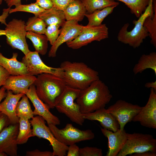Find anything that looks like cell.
<instances>
[{"instance_id": "cell-17", "label": "cell", "mask_w": 156, "mask_h": 156, "mask_svg": "<svg viewBox=\"0 0 156 156\" xmlns=\"http://www.w3.org/2000/svg\"><path fill=\"white\" fill-rule=\"evenodd\" d=\"M36 77L34 75H10L3 87L7 90H11L15 94H25L30 86L34 84Z\"/></svg>"}, {"instance_id": "cell-38", "label": "cell", "mask_w": 156, "mask_h": 156, "mask_svg": "<svg viewBox=\"0 0 156 156\" xmlns=\"http://www.w3.org/2000/svg\"><path fill=\"white\" fill-rule=\"evenodd\" d=\"M10 124L8 117L0 111V133Z\"/></svg>"}, {"instance_id": "cell-20", "label": "cell", "mask_w": 156, "mask_h": 156, "mask_svg": "<svg viewBox=\"0 0 156 156\" xmlns=\"http://www.w3.org/2000/svg\"><path fill=\"white\" fill-rule=\"evenodd\" d=\"M25 94H13L11 90H7L5 98L0 104V111L8 118L10 124L19 123V118L16 114L18 103Z\"/></svg>"}, {"instance_id": "cell-42", "label": "cell", "mask_w": 156, "mask_h": 156, "mask_svg": "<svg viewBox=\"0 0 156 156\" xmlns=\"http://www.w3.org/2000/svg\"><path fill=\"white\" fill-rule=\"evenodd\" d=\"M11 8L8 7L7 8H4L3 10L2 14L0 16V22L5 25L7 24L6 19L9 15V12Z\"/></svg>"}, {"instance_id": "cell-21", "label": "cell", "mask_w": 156, "mask_h": 156, "mask_svg": "<svg viewBox=\"0 0 156 156\" xmlns=\"http://www.w3.org/2000/svg\"><path fill=\"white\" fill-rule=\"evenodd\" d=\"M17 53H13L11 58L4 57L0 52V65L4 68L10 75H29L24 63L17 60Z\"/></svg>"}, {"instance_id": "cell-29", "label": "cell", "mask_w": 156, "mask_h": 156, "mask_svg": "<svg viewBox=\"0 0 156 156\" xmlns=\"http://www.w3.org/2000/svg\"><path fill=\"white\" fill-rule=\"evenodd\" d=\"M19 130L17 138L18 144L26 143L29 139L32 137L31 123L28 119L20 118Z\"/></svg>"}, {"instance_id": "cell-25", "label": "cell", "mask_w": 156, "mask_h": 156, "mask_svg": "<svg viewBox=\"0 0 156 156\" xmlns=\"http://www.w3.org/2000/svg\"><path fill=\"white\" fill-rule=\"evenodd\" d=\"M26 37L32 42L36 51L42 55L46 54L48 48V40L45 35L27 31Z\"/></svg>"}, {"instance_id": "cell-37", "label": "cell", "mask_w": 156, "mask_h": 156, "mask_svg": "<svg viewBox=\"0 0 156 156\" xmlns=\"http://www.w3.org/2000/svg\"><path fill=\"white\" fill-rule=\"evenodd\" d=\"M27 156H53L52 152L49 151H41L37 149L27 151Z\"/></svg>"}, {"instance_id": "cell-40", "label": "cell", "mask_w": 156, "mask_h": 156, "mask_svg": "<svg viewBox=\"0 0 156 156\" xmlns=\"http://www.w3.org/2000/svg\"><path fill=\"white\" fill-rule=\"evenodd\" d=\"M79 147L75 144L68 146L67 156H79Z\"/></svg>"}, {"instance_id": "cell-43", "label": "cell", "mask_w": 156, "mask_h": 156, "mask_svg": "<svg viewBox=\"0 0 156 156\" xmlns=\"http://www.w3.org/2000/svg\"><path fill=\"white\" fill-rule=\"evenodd\" d=\"M130 156H156V153L151 151H145L141 153H135L129 155Z\"/></svg>"}, {"instance_id": "cell-47", "label": "cell", "mask_w": 156, "mask_h": 156, "mask_svg": "<svg viewBox=\"0 0 156 156\" xmlns=\"http://www.w3.org/2000/svg\"><path fill=\"white\" fill-rule=\"evenodd\" d=\"M3 35H5V30L0 29V36Z\"/></svg>"}, {"instance_id": "cell-3", "label": "cell", "mask_w": 156, "mask_h": 156, "mask_svg": "<svg viewBox=\"0 0 156 156\" xmlns=\"http://www.w3.org/2000/svg\"><path fill=\"white\" fill-rule=\"evenodd\" d=\"M34 84L38 96L50 109L55 108L56 100L66 86L62 77L48 73L38 75Z\"/></svg>"}, {"instance_id": "cell-27", "label": "cell", "mask_w": 156, "mask_h": 156, "mask_svg": "<svg viewBox=\"0 0 156 156\" xmlns=\"http://www.w3.org/2000/svg\"><path fill=\"white\" fill-rule=\"evenodd\" d=\"M87 14H91L95 10L111 6H117L118 2L114 0H81Z\"/></svg>"}, {"instance_id": "cell-13", "label": "cell", "mask_w": 156, "mask_h": 156, "mask_svg": "<svg viewBox=\"0 0 156 156\" xmlns=\"http://www.w3.org/2000/svg\"><path fill=\"white\" fill-rule=\"evenodd\" d=\"M132 121L139 122L143 126L156 129V91L151 88L149 97L145 105Z\"/></svg>"}, {"instance_id": "cell-11", "label": "cell", "mask_w": 156, "mask_h": 156, "mask_svg": "<svg viewBox=\"0 0 156 156\" xmlns=\"http://www.w3.org/2000/svg\"><path fill=\"white\" fill-rule=\"evenodd\" d=\"M142 107L133 104L121 99L106 109L116 119L119 125V129L122 130L128 122L132 121L134 117L139 112Z\"/></svg>"}, {"instance_id": "cell-1", "label": "cell", "mask_w": 156, "mask_h": 156, "mask_svg": "<svg viewBox=\"0 0 156 156\" xmlns=\"http://www.w3.org/2000/svg\"><path fill=\"white\" fill-rule=\"evenodd\" d=\"M112 98L108 87L99 79L81 90L76 101L81 113L85 114L105 108Z\"/></svg>"}, {"instance_id": "cell-10", "label": "cell", "mask_w": 156, "mask_h": 156, "mask_svg": "<svg viewBox=\"0 0 156 156\" xmlns=\"http://www.w3.org/2000/svg\"><path fill=\"white\" fill-rule=\"evenodd\" d=\"M108 29L105 24L96 26H83L81 33L74 40L66 42L74 49H79L93 41H100L108 38Z\"/></svg>"}, {"instance_id": "cell-31", "label": "cell", "mask_w": 156, "mask_h": 156, "mask_svg": "<svg viewBox=\"0 0 156 156\" xmlns=\"http://www.w3.org/2000/svg\"><path fill=\"white\" fill-rule=\"evenodd\" d=\"M121 1L130 10L131 13L139 18L145 11L150 0H114Z\"/></svg>"}, {"instance_id": "cell-7", "label": "cell", "mask_w": 156, "mask_h": 156, "mask_svg": "<svg viewBox=\"0 0 156 156\" xmlns=\"http://www.w3.org/2000/svg\"><path fill=\"white\" fill-rule=\"evenodd\" d=\"M48 125L56 139L67 146L81 141L91 140L95 137L94 134L91 130H81L75 127L71 124H67L62 129H59L56 125L53 124Z\"/></svg>"}, {"instance_id": "cell-24", "label": "cell", "mask_w": 156, "mask_h": 156, "mask_svg": "<svg viewBox=\"0 0 156 156\" xmlns=\"http://www.w3.org/2000/svg\"><path fill=\"white\" fill-rule=\"evenodd\" d=\"M151 69L156 75V53L152 52L148 54H143L134 66L133 71L135 75L141 73L147 69Z\"/></svg>"}, {"instance_id": "cell-48", "label": "cell", "mask_w": 156, "mask_h": 156, "mask_svg": "<svg viewBox=\"0 0 156 156\" xmlns=\"http://www.w3.org/2000/svg\"><path fill=\"white\" fill-rule=\"evenodd\" d=\"M8 155L5 153L0 152V156H7Z\"/></svg>"}, {"instance_id": "cell-45", "label": "cell", "mask_w": 156, "mask_h": 156, "mask_svg": "<svg viewBox=\"0 0 156 156\" xmlns=\"http://www.w3.org/2000/svg\"><path fill=\"white\" fill-rule=\"evenodd\" d=\"M145 87L148 88H152L156 91V81L146 83L145 85Z\"/></svg>"}, {"instance_id": "cell-39", "label": "cell", "mask_w": 156, "mask_h": 156, "mask_svg": "<svg viewBox=\"0 0 156 156\" xmlns=\"http://www.w3.org/2000/svg\"><path fill=\"white\" fill-rule=\"evenodd\" d=\"M35 3L45 10L50 9L53 6L51 0H36Z\"/></svg>"}, {"instance_id": "cell-5", "label": "cell", "mask_w": 156, "mask_h": 156, "mask_svg": "<svg viewBox=\"0 0 156 156\" xmlns=\"http://www.w3.org/2000/svg\"><path fill=\"white\" fill-rule=\"evenodd\" d=\"M80 90L66 86L56 100L55 107L58 112L65 114L73 122L82 125L85 120L82 116L79 105L74 102Z\"/></svg>"}, {"instance_id": "cell-23", "label": "cell", "mask_w": 156, "mask_h": 156, "mask_svg": "<svg viewBox=\"0 0 156 156\" xmlns=\"http://www.w3.org/2000/svg\"><path fill=\"white\" fill-rule=\"evenodd\" d=\"M38 17L43 21L47 26L57 24L62 27L66 21L64 11L54 6L45 10Z\"/></svg>"}, {"instance_id": "cell-6", "label": "cell", "mask_w": 156, "mask_h": 156, "mask_svg": "<svg viewBox=\"0 0 156 156\" xmlns=\"http://www.w3.org/2000/svg\"><path fill=\"white\" fill-rule=\"evenodd\" d=\"M127 137L125 144L117 156H126L148 151L156 153V139L152 135L127 133Z\"/></svg>"}, {"instance_id": "cell-26", "label": "cell", "mask_w": 156, "mask_h": 156, "mask_svg": "<svg viewBox=\"0 0 156 156\" xmlns=\"http://www.w3.org/2000/svg\"><path fill=\"white\" fill-rule=\"evenodd\" d=\"M116 6H108L101 10L95 11L91 14L86 13L85 15L88 20V25L96 26L102 24V23L107 16L111 14Z\"/></svg>"}, {"instance_id": "cell-28", "label": "cell", "mask_w": 156, "mask_h": 156, "mask_svg": "<svg viewBox=\"0 0 156 156\" xmlns=\"http://www.w3.org/2000/svg\"><path fill=\"white\" fill-rule=\"evenodd\" d=\"M153 12L145 19L143 25L151 39V43L156 47V1L153 0Z\"/></svg>"}, {"instance_id": "cell-22", "label": "cell", "mask_w": 156, "mask_h": 156, "mask_svg": "<svg viewBox=\"0 0 156 156\" xmlns=\"http://www.w3.org/2000/svg\"><path fill=\"white\" fill-rule=\"evenodd\" d=\"M66 21H81L87 11L80 0H75L71 2L63 11Z\"/></svg>"}, {"instance_id": "cell-49", "label": "cell", "mask_w": 156, "mask_h": 156, "mask_svg": "<svg viewBox=\"0 0 156 156\" xmlns=\"http://www.w3.org/2000/svg\"><path fill=\"white\" fill-rule=\"evenodd\" d=\"M3 0H4L6 1L7 0H0V5L2 4Z\"/></svg>"}, {"instance_id": "cell-19", "label": "cell", "mask_w": 156, "mask_h": 156, "mask_svg": "<svg viewBox=\"0 0 156 156\" xmlns=\"http://www.w3.org/2000/svg\"><path fill=\"white\" fill-rule=\"evenodd\" d=\"M82 116L85 120L98 121L103 128L115 132L119 129V125L116 119L105 108L93 112L82 114Z\"/></svg>"}, {"instance_id": "cell-18", "label": "cell", "mask_w": 156, "mask_h": 156, "mask_svg": "<svg viewBox=\"0 0 156 156\" xmlns=\"http://www.w3.org/2000/svg\"><path fill=\"white\" fill-rule=\"evenodd\" d=\"M102 133L108 140V150L106 156H117L125 144L127 139V133L124 129H119L113 132L101 128Z\"/></svg>"}, {"instance_id": "cell-2", "label": "cell", "mask_w": 156, "mask_h": 156, "mask_svg": "<svg viewBox=\"0 0 156 156\" xmlns=\"http://www.w3.org/2000/svg\"><path fill=\"white\" fill-rule=\"evenodd\" d=\"M62 78L66 86L82 90L99 79L98 72L83 62L66 61L61 64Z\"/></svg>"}, {"instance_id": "cell-34", "label": "cell", "mask_w": 156, "mask_h": 156, "mask_svg": "<svg viewBox=\"0 0 156 156\" xmlns=\"http://www.w3.org/2000/svg\"><path fill=\"white\" fill-rule=\"evenodd\" d=\"M60 26L57 24L51 25L47 26L44 34L46 36L48 41L53 45L58 38L60 33Z\"/></svg>"}, {"instance_id": "cell-44", "label": "cell", "mask_w": 156, "mask_h": 156, "mask_svg": "<svg viewBox=\"0 0 156 156\" xmlns=\"http://www.w3.org/2000/svg\"><path fill=\"white\" fill-rule=\"evenodd\" d=\"M21 0H7L6 2L8 7L11 8L13 5L16 6L21 4Z\"/></svg>"}, {"instance_id": "cell-4", "label": "cell", "mask_w": 156, "mask_h": 156, "mask_svg": "<svg viewBox=\"0 0 156 156\" xmlns=\"http://www.w3.org/2000/svg\"><path fill=\"white\" fill-rule=\"evenodd\" d=\"M153 12V0H150L146 9L138 19L133 21L135 26L131 31H128L127 30L129 25L128 23L125 24L122 27L118 35V40L125 44H128L134 48L139 47L143 40L149 36L143 23L146 18Z\"/></svg>"}, {"instance_id": "cell-32", "label": "cell", "mask_w": 156, "mask_h": 156, "mask_svg": "<svg viewBox=\"0 0 156 156\" xmlns=\"http://www.w3.org/2000/svg\"><path fill=\"white\" fill-rule=\"evenodd\" d=\"M47 25L39 17L29 18L26 23L25 29L27 31H31L40 34H44Z\"/></svg>"}, {"instance_id": "cell-12", "label": "cell", "mask_w": 156, "mask_h": 156, "mask_svg": "<svg viewBox=\"0 0 156 156\" xmlns=\"http://www.w3.org/2000/svg\"><path fill=\"white\" fill-rule=\"evenodd\" d=\"M22 62L25 65L29 75L48 73L62 78L63 70L60 67L53 68L47 66L40 58L39 53L36 51H30L23 57Z\"/></svg>"}, {"instance_id": "cell-9", "label": "cell", "mask_w": 156, "mask_h": 156, "mask_svg": "<svg viewBox=\"0 0 156 156\" xmlns=\"http://www.w3.org/2000/svg\"><path fill=\"white\" fill-rule=\"evenodd\" d=\"M25 25L22 20L13 19L7 24L5 29L7 43L12 48L21 51L25 55L30 51L26 39Z\"/></svg>"}, {"instance_id": "cell-15", "label": "cell", "mask_w": 156, "mask_h": 156, "mask_svg": "<svg viewBox=\"0 0 156 156\" xmlns=\"http://www.w3.org/2000/svg\"><path fill=\"white\" fill-rule=\"evenodd\" d=\"M19 127V123L10 124L0 133V152L11 156L17 155Z\"/></svg>"}, {"instance_id": "cell-35", "label": "cell", "mask_w": 156, "mask_h": 156, "mask_svg": "<svg viewBox=\"0 0 156 156\" xmlns=\"http://www.w3.org/2000/svg\"><path fill=\"white\" fill-rule=\"evenodd\" d=\"M79 156H102V150L95 147L86 146L79 148Z\"/></svg>"}, {"instance_id": "cell-8", "label": "cell", "mask_w": 156, "mask_h": 156, "mask_svg": "<svg viewBox=\"0 0 156 156\" xmlns=\"http://www.w3.org/2000/svg\"><path fill=\"white\" fill-rule=\"evenodd\" d=\"M45 121L42 117L38 115L34 116L30 121L32 127V137L36 136L49 141L53 148V156L66 155L68 146L56 139L49 127L46 125Z\"/></svg>"}, {"instance_id": "cell-36", "label": "cell", "mask_w": 156, "mask_h": 156, "mask_svg": "<svg viewBox=\"0 0 156 156\" xmlns=\"http://www.w3.org/2000/svg\"><path fill=\"white\" fill-rule=\"evenodd\" d=\"M74 0H51L54 7L63 11L71 2Z\"/></svg>"}, {"instance_id": "cell-30", "label": "cell", "mask_w": 156, "mask_h": 156, "mask_svg": "<svg viewBox=\"0 0 156 156\" xmlns=\"http://www.w3.org/2000/svg\"><path fill=\"white\" fill-rule=\"evenodd\" d=\"M16 114L19 118L32 119L34 115L28 100V98L24 94L18 102L16 110Z\"/></svg>"}, {"instance_id": "cell-16", "label": "cell", "mask_w": 156, "mask_h": 156, "mask_svg": "<svg viewBox=\"0 0 156 156\" xmlns=\"http://www.w3.org/2000/svg\"><path fill=\"white\" fill-rule=\"evenodd\" d=\"M25 94L34 107L33 111L34 115L42 117L48 125L53 124L56 125H60V121L59 118L50 111L49 107L38 96L34 84L30 86Z\"/></svg>"}, {"instance_id": "cell-33", "label": "cell", "mask_w": 156, "mask_h": 156, "mask_svg": "<svg viewBox=\"0 0 156 156\" xmlns=\"http://www.w3.org/2000/svg\"><path fill=\"white\" fill-rule=\"evenodd\" d=\"M45 10L38 5L35 3L27 5L21 4L15 6L14 8L10 9L9 13L17 12H25L33 13L36 16L38 17Z\"/></svg>"}, {"instance_id": "cell-14", "label": "cell", "mask_w": 156, "mask_h": 156, "mask_svg": "<svg viewBox=\"0 0 156 156\" xmlns=\"http://www.w3.org/2000/svg\"><path fill=\"white\" fill-rule=\"evenodd\" d=\"M83 26L75 21H66L61 29L58 38L51 48L48 53L49 57H55L59 47L64 43L75 39L81 33Z\"/></svg>"}, {"instance_id": "cell-41", "label": "cell", "mask_w": 156, "mask_h": 156, "mask_svg": "<svg viewBox=\"0 0 156 156\" xmlns=\"http://www.w3.org/2000/svg\"><path fill=\"white\" fill-rule=\"evenodd\" d=\"M10 75L8 72L0 65V87L4 85L6 80Z\"/></svg>"}, {"instance_id": "cell-46", "label": "cell", "mask_w": 156, "mask_h": 156, "mask_svg": "<svg viewBox=\"0 0 156 156\" xmlns=\"http://www.w3.org/2000/svg\"><path fill=\"white\" fill-rule=\"evenodd\" d=\"M6 89L3 86L0 89V104L2 99L5 96Z\"/></svg>"}]
</instances>
